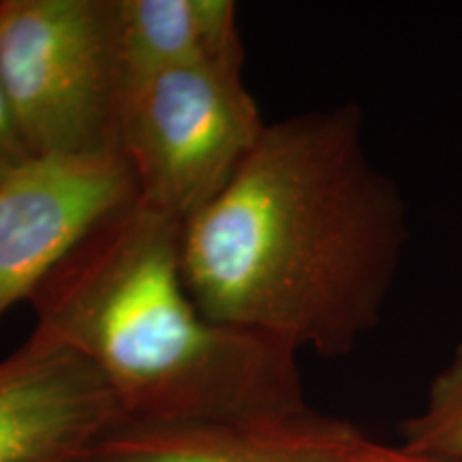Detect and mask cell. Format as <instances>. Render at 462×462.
Returning a JSON list of instances; mask_svg holds the SVG:
<instances>
[{
    "label": "cell",
    "mask_w": 462,
    "mask_h": 462,
    "mask_svg": "<svg viewBox=\"0 0 462 462\" xmlns=\"http://www.w3.org/2000/svg\"><path fill=\"white\" fill-rule=\"evenodd\" d=\"M407 242L401 189L346 103L265 125L227 187L182 223V276L212 321L338 357L377 328Z\"/></svg>",
    "instance_id": "1"
},
{
    "label": "cell",
    "mask_w": 462,
    "mask_h": 462,
    "mask_svg": "<svg viewBox=\"0 0 462 462\" xmlns=\"http://www.w3.org/2000/svg\"><path fill=\"white\" fill-rule=\"evenodd\" d=\"M180 246L182 223L137 201L39 287L34 328L97 368L125 424L306 409L298 351L201 313L184 282Z\"/></svg>",
    "instance_id": "2"
},
{
    "label": "cell",
    "mask_w": 462,
    "mask_h": 462,
    "mask_svg": "<svg viewBox=\"0 0 462 462\" xmlns=\"http://www.w3.org/2000/svg\"><path fill=\"white\" fill-rule=\"evenodd\" d=\"M263 129L242 67L187 65L126 79L114 148L140 204L184 223L227 187Z\"/></svg>",
    "instance_id": "3"
},
{
    "label": "cell",
    "mask_w": 462,
    "mask_h": 462,
    "mask_svg": "<svg viewBox=\"0 0 462 462\" xmlns=\"http://www.w3.org/2000/svg\"><path fill=\"white\" fill-rule=\"evenodd\" d=\"M112 0H0V90L28 152H116Z\"/></svg>",
    "instance_id": "4"
},
{
    "label": "cell",
    "mask_w": 462,
    "mask_h": 462,
    "mask_svg": "<svg viewBox=\"0 0 462 462\" xmlns=\"http://www.w3.org/2000/svg\"><path fill=\"white\" fill-rule=\"evenodd\" d=\"M140 201L118 152L28 157L0 182V319L103 223Z\"/></svg>",
    "instance_id": "5"
},
{
    "label": "cell",
    "mask_w": 462,
    "mask_h": 462,
    "mask_svg": "<svg viewBox=\"0 0 462 462\" xmlns=\"http://www.w3.org/2000/svg\"><path fill=\"white\" fill-rule=\"evenodd\" d=\"M120 424L97 368L42 328L0 362V462H84Z\"/></svg>",
    "instance_id": "6"
},
{
    "label": "cell",
    "mask_w": 462,
    "mask_h": 462,
    "mask_svg": "<svg viewBox=\"0 0 462 462\" xmlns=\"http://www.w3.org/2000/svg\"><path fill=\"white\" fill-rule=\"evenodd\" d=\"M371 439L309 407L182 424H120L84 462H357Z\"/></svg>",
    "instance_id": "7"
},
{
    "label": "cell",
    "mask_w": 462,
    "mask_h": 462,
    "mask_svg": "<svg viewBox=\"0 0 462 462\" xmlns=\"http://www.w3.org/2000/svg\"><path fill=\"white\" fill-rule=\"evenodd\" d=\"M112 31L125 82L173 67L245 65L231 0H112Z\"/></svg>",
    "instance_id": "8"
},
{
    "label": "cell",
    "mask_w": 462,
    "mask_h": 462,
    "mask_svg": "<svg viewBox=\"0 0 462 462\" xmlns=\"http://www.w3.org/2000/svg\"><path fill=\"white\" fill-rule=\"evenodd\" d=\"M401 430L407 452L462 462V340L432 379L421 413L404 420Z\"/></svg>",
    "instance_id": "9"
},
{
    "label": "cell",
    "mask_w": 462,
    "mask_h": 462,
    "mask_svg": "<svg viewBox=\"0 0 462 462\" xmlns=\"http://www.w3.org/2000/svg\"><path fill=\"white\" fill-rule=\"evenodd\" d=\"M28 157H32L28 152L24 140H22L20 131H17L14 116L5 101L3 90H0V182L9 176L15 167H20Z\"/></svg>",
    "instance_id": "10"
},
{
    "label": "cell",
    "mask_w": 462,
    "mask_h": 462,
    "mask_svg": "<svg viewBox=\"0 0 462 462\" xmlns=\"http://www.w3.org/2000/svg\"><path fill=\"white\" fill-rule=\"evenodd\" d=\"M357 462H446V460H437V458H429V456H420V454H411L402 448H385L379 446V443L371 441L368 448L364 449V454L360 456Z\"/></svg>",
    "instance_id": "11"
}]
</instances>
